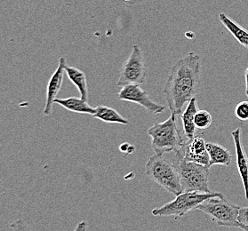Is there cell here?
Masks as SVG:
<instances>
[{"instance_id": "6da1fadb", "label": "cell", "mask_w": 248, "mask_h": 231, "mask_svg": "<svg viewBox=\"0 0 248 231\" xmlns=\"http://www.w3.org/2000/svg\"><path fill=\"white\" fill-rule=\"evenodd\" d=\"M200 72V56L192 52L173 64L163 89L171 114H183L184 106L199 92Z\"/></svg>"}, {"instance_id": "7a4b0ae2", "label": "cell", "mask_w": 248, "mask_h": 231, "mask_svg": "<svg viewBox=\"0 0 248 231\" xmlns=\"http://www.w3.org/2000/svg\"><path fill=\"white\" fill-rule=\"evenodd\" d=\"M181 150L174 151L173 161L178 172L184 192H212L208 187L209 167L187 161Z\"/></svg>"}, {"instance_id": "3957f363", "label": "cell", "mask_w": 248, "mask_h": 231, "mask_svg": "<svg viewBox=\"0 0 248 231\" xmlns=\"http://www.w3.org/2000/svg\"><path fill=\"white\" fill-rule=\"evenodd\" d=\"M146 175L151 181L175 197L184 193L178 172L173 164L165 154H155L146 164Z\"/></svg>"}, {"instance_id": "277c9868", "label": "cell", "mask_w": 248, "mask_h": 231, "mask_svg": "<svg viewBox=\"0 0 248 231\" xmlns=\"http://www.w3.org/2000/svg\"><path fill=\"white\" fill-rule=\"evenodd\" d=\"M148 135L151 137V146L156 154L163 155L179 151L185 143L176 124V116L173 114L165 122L156 123L149 128Z\"/></svg>"}, {"instance_id": "5b68a950", "label": "cell", "mask_w": 248, "mask_h": 231, "mask_svg": "<svg viewBox=\"0 0 248 231\" xmlns=\"http://www.w3.org/2000/svg\"><path fill=\"white\" fill-rule=\"evenodd\" d=\"M216 197H223L222 194L219 192L212 191L210 193L203 192H184L176 196L175 199L164 204L159 208L152 210L151 214L154 216H174V217H183L190 211L197 210L198 206L205 200L216 198Z\"/></svg>"}, {"instance_id": "8992f818", "label": "cell", "mask_w": 248, "mask_h": 231, "mask_svg": "<svg viewBox=\"0 0 248 231\" xmlns=\"http://www.w3.org/2000/svg\"><path fill=\"white\" fill-rule=\"evenodd\" d=\"M239 207L227 201L224 197H216L205 200L198 206L197 210L210 216L212 220L216 222L217 225L237 228Z\"/></svg>"}, {"instance_id": "52a82bcc", "label": "cell", "mask_w": 248, "mask_h": 231, "mask_svg": "<svg viewBox=\"0 0 248 231\" xmlns=\"http://www.w3.org/2000/svg\"><path fill=\"white\" fill-rule=\"evenodd\" d=\"M146 77L147 69L143 54L139 46L135 45L128 59L124 62L120 70L117 86L123 87L132 84L143 85L145 84Z\"/></svg>"}, {"instance_id": "ba28073f", "label": "cell", "mask_w": 248, "mask_h": 231, "mask_svg": "<svg viewBox=\"0 0 248 231\" xmlns=\"http://www.w3.org/2000/svg\"><path fill=\"white\" fill-rule=\"evenodd\" d=\"M118 98L124 102L137 103L153 115L161 114L166 108L161 104L153 102L149 94L140 86L135 84L123 86L119 91Z\"/></svg>"}, {"instance_id": "9c48e42d", "label": "cell", "mask_w": 248, "mask_h": 231, "mask_svg": "<svg viewBox=\"0 0 248 231\" xmlns=\"http://www.w3.org/2000/svg\"><path fill=\"white\" fill-rule=\"evenodd\" d=\"M181 151L187 161L194 162L210 168V159L206 151V142L202 137L195 136L194 138L184 143Z\"/></svg>"}, {"instance_id": "30bf717a", "label": "cell", "mask_w": 248, "mask_h": 231, "mask_svg": "<svg viewBox=\"0 0 248 231\" xmlns=\"http://www.w3.org/2000/svg\"><path fill=\"white\" fill-rule=\"evenodd\" d=\"M66 64H67V61L65 59V57H61L57 69L50 77V80L47 84V89H46V102L44 109V114L46 116H50L53 112L54 101L55 99H57V95L59 94V92L61 91V88L63 83Z\"/></svg>"}, {"instance_id": "8fae6325", "label": "cell", "mask_w": 248, "mask_h": 231, "mask_svg": "<svg viewBox=\"0 0 248 231\" xmlns=\"http://www.w3.org/2000/svg\"><path fill=\"white\" fill-rule=\"evenodd\" d=\"M232 135L236 150L237 170L242 180L246 199H248V157L241 143V129L237 128L234 130Z\"/></svg>"}, {"instance_id": "7c38bea8", "label": "cell", "mask_w": 248, "mask_h": 231, "mask_svg": "<svg viewBox=\"0 0 248 231\" xmlns=\"http://www.w3.org/2000/svg\"><path fill=\"white\" fill-rule=\"evenodd\" d=\"M54 103L64 108L71 112L78 113V114H88L93 116L95 112V108H93L88 104V102L82 100L81 98L77 97H69L64 99H55Z\"/></svg>"}, {"instance_id": "4fadbf2b", "label": "cell", "mask_w": 248, "mask_h": 231, "mask_svg": "<svg viewBox=\"0 0 248 231\" xmlns=\"http://www.w3.org/2000/svg\"><path fill=\"white\" fill-rule=\"evenodd\" d=\"M206 151L209 155L210 159V167L215 165L230 167L232 163V153L227 150L226 148L222 147L216 143L206 142Z\"/></svg>"}, {"instance_id": "5bb4252c", "label": "cell", "mask_w": 248, "mask_h": 231, "mask_svg": "<svg viewBox=\"0 0 248 231\" xmlns=\"http://www.w3.org/2000/svg\"><path fill=\"white\" fill-rule=\"evenodd\" d=\"M65 72L68 76L71 83L78 88L82 100L88 101V86L86 74L82 70L77 69L75 67H70L66 64Z\"/></svg>"}, {"instance_id": "9a60e30c", "label": "cell", "mask_w": 248, "mask_h": 231, "mask_svg": "<svg viewBox=\"0 0 248 231\" xmlns=\"http://www.w3.org/2000/svg\"><path fill=\"white\" fill-rule=\"evenodd\" d=\"M198 103L196 98H192L189 101L186 109L182 114V120L184 124V132L185 136L190 140L194 138L196 134V125L194 124L195 115L198 112Z\"/></svg>"}, {"instance_id": "2e32d148", "label": "cell", "mask_w": 248, "mask_h": 231, "mask_svg": "<svg viewBox=\"0 0 248 231\" xmlns=\"http://www.w3.org/2000/svg\"><path fill=\"white\" fill-rule=\"evenodd\" d=\"M219 20L222 25L226 28L228 31L232 34L238 43L248 49V31L234 22L231 18L227 16L225 14L221 13L219 15Z\"/></svg>"}, {"instance_id": "e0dca14e", "label": "cell", "mask_w": 248, "mask_h": 231, "mask_svg": "<svg viewBox=\"0 0 248 231\" xmlns=\"http://www.w3.org/2000/svg\"><path fill=\"white\" fill-rule=\"evenodd\" d=\"M93 117L108 124H129L127 119L122 117L116 109L108 106H97Z\"/></svg>"}, {"instance_id": "ac0fdd59", "label": "cell", "mask_w": 248, "mask_h": 231, "mask_svg": "<svg viewBox=\"0 0 248 231\" xmlns=\"http://www.w3.org/2000/svg\"><path fill=\"white\" fill-rule=\"evenodd\" d=\"M213 123V118L210 113L206 110H198L195 115L194 124L196 128L200 130L207 129Z\"/></svg>"}, {"instance_id": "d6986e66", "label": "cell", "mask_w": 248, "mask_h": 231, "mask_svg": "<svg viewBox=\"0 0 248 231\" xmlns=\"http://www.w3.org/2000/svg\"><path fill=\"white\" fill-rule=\"evenodd\" d=\"M235 115L241 121H248V102H239L235 108Z\"/></svg>"}, {"instance_id": "ffe728a7", "label": "cell", "mask_w": 248, "mask_h": 231, "mask_svg": "<svg viewBox=\"0 0 248 231\" xmlns=\"http://www.w3.org/2000/svg\"><path fill=\"white\" fill-rule=\"evenodd\" d=\"M10 229L12 231H33L25 222V220L22 219H18L12 222L10 224Z\"/></svg>"}, {"instance_id": "44dd1931", "label": "cell", "mask_w": 248, "mask_h": 231, "mask_svg": "<svg viewBox=\"0 0 248 231\" xmlns=\"http://www.w3.org/2000/svg\"><path fill=\"white\" fill-rule=\"evenodd\" d=\"M237 221L241 224L248 226V207H239Z\"/></svg>"}, {"instance_id": "7402d4cb", "label": "cell", "mask_w": 248, "mask_h": 231, "mask_svg": "<svg viewBox=\"0 0 248 231\" xmlns=\"http://www.w3.org/2000/svg\"><path fill=\"white\" fill-rule=\"evenodd\" d=\"M87 231V223L86 221H80L79 223H78V225L76 227L74 231Z\"/></svg>"}, {"instance_id": "603a6c76", "label": "cell", "mask_w": 248, "mask_h": 231, "mask_svg": "<svg viewBox=\"0 0 248 231\" xmlns=\"http://www.w3.org/2000/svg\"><path fill=\"white\" fill-rule=\"evenodd\" d=\"M131 144L129 143H127V142H124L123 144H121L120 147H119V150L121 152H123L124 153L125 155H127V153H128V150H129V147Z\"/></svg>"}, {"instance_id": "cb8c5ba5", "label": "cell", "mask_w": 248, "mask_h": 231, "mask_svg": "<svg viewBox=\"0 0 248 231\" xmlns=\"http://www.w3.org/2000/svg\"><path fill=\"white\" fill-rule=\"evenodd\" d=\"M245 77H246V95L248 98V67L247 70H246Z\"/></svg>"}, {"instance_id": "d4e9b609", "label": "cell", "mask_w": 248, "mask_h": 231, "mask_svg": "<svg viewBox=\"0 0 248 231\" xmlns=\"http://www.w3.org/2000/svg\"><path fill=\"white\" fill-rule=\"evenodd\" d=\"M237 228L241 229V230H243L244 231H248V226L244 225V224H241V223H239V222H238Z\"/></svg>"}, {"instance_id": "484cf974", "label": "cell", "mask_w": 248, "mask_h": 231, "mask_svg": "<svg viewBox=\"0 0 248 231\" xmlns=\"http://www.w3.org/2000/svg\"><path fill=\"white\" fill-rule=\"evenodd\" d=\"M122 1H124V2H130L131 0H122Z\"/></svg>"}]
</instances>
